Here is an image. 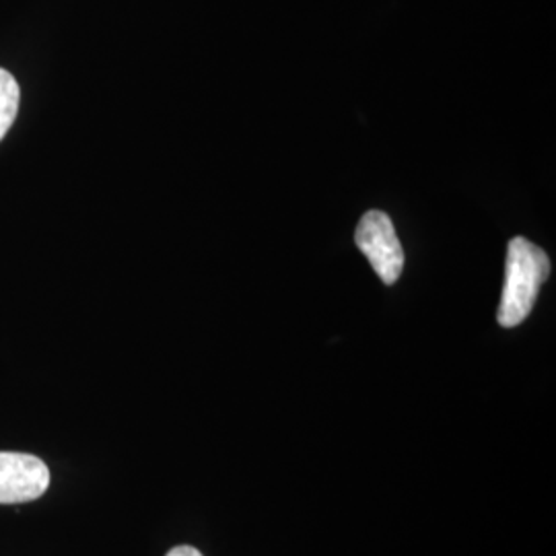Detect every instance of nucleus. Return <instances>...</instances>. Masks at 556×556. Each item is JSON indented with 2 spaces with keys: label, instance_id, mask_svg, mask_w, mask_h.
Wrapping results in <instances>:
<instances>
[{
  "label": "nucleus",
  "instance_id": "nucleus-5",
  "mask_svg": "<svg viewBox=\"0 0 556 556\" xmlns=\"http://www.w3.org/2000/svg\"><path fill=\"white\" fill-rule=\"evenodd\" d=\"M167 556H202L197 548L192 546H176L174 551H169Z\"/></svg>",
  "mask_w": 556,
  "mask_h": 556
},
{
  "label": "nucleus",
  "instance_id": "nucleus-2",
  "mask_svg": "<svg viewBox=\"0 0 556 556\" xmlns=\"http://www.w3.org/2000/svg\"><path fill=\"white\" fill-rule=\"evenodd\" d=\"M355 243L371 262L381 282L394 285L404 268V250L392 219L383 211L365 213L358 220Z\"/></svg>",
  "mask_w": 556,
  "mask_h": 556
},
{
  "label": "nucleus",
  "instance_id": "nucleus-1",
  "mask_svg": "<svg viewBox=\"0 0 556 556\" xmlns=\"http://www.w3.org/2000/svg\"><path fill=\"white\" fill-rule=\"evenodd\" d=\"M551 277V260L530 239L514 238L507 248L505 285L497 319L503 328H516L534 309L542 285Z\"/></svg>",
  "mask_w": 556,
  "mask_h": 556
},
{
  "label": "nucleus",
  "instance_id": "nucleus-4",
  "mask_svg": "<svg viewBox=\"0 0 556 556\" xmlns=\"http://www.w3.org/2000/svg\"><path fill=\"white\" fill-rule=\"evenodd\" d=\"M21 91L15 77L0 68V140L7 137L20 112Z\"/></svg>",
  "mask_w": 556,
  "mask_h": 556
},
{
  "label": "nucleus",
  "instance_id": "nucleus-3",
  "mask_svg": "<svg viewBox=\"0 0 556 556\" xmlns=\"http://www.w3.org/2000/svg\"><path fill=\"white\" fill-rule=\"evenodd\" d=\"M50 486V470L40 457L0 452V505L40 498Z\"/></svg>",
  "mask_w": 556,
  "mask_h": 556
}]
</instances>
